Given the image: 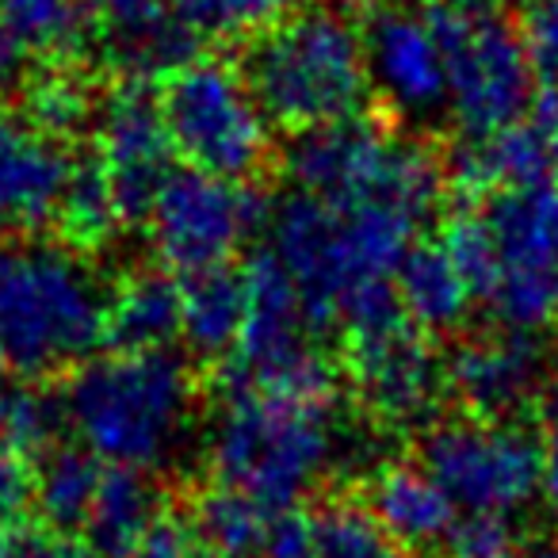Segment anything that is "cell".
<instances>
[{"label":"cell","mask_w":558,"mask_h":558,"mask_svg":"<svg viewBox=\"0 0 558 558\" xmlns=\"http://www.w3.org/2000/svg\"><path fill=\"white\" fill-rule=\"evenodd\" d=\"M428 215V203L402 195H375L337 207L295 192L279 203L268 222L271 253L299 283L314 329L333 326L360 288L395 279Z\"/></svg>","instance_id":"6da1fadb"},{"label":"cell","mask_w":558,"mask_h":558,"mask_svg":"<svg viewBox=\"0 0 558 558\" xmlns=\"http://www.w3.org/2000/svg\"><path fill=\"white\" fill-rule=\"evenodd\" d=\"M65 417L88 451L116 466H161L192 421V372L169 349H116L65 387Z\"/></svg>","instance_id":"7a4b0ae2"},{"label":"cell","mask_w":558,"mask_h":558,"mask_svg":"<svg viewBox=\"0 0 558 558\" xmlns=\"http://www.w3.org/2000/svg\"><path fill=\"white\" fill-rule=\"evenodd\" d=\"M108 303L77 253L62 245L0 248V349L12 372L47 375L73 367L108 341Z\"/></svg>","instance_id":"3957f363"},{"label":"cell","mask_w":558,"mask_h":558,"mask_svg":"<svg viewBox=\"0 0 558 558\" xmlns=\"http://www.w3.org/2000/svg\"><path fill=\"white\" fill-rule=\"evenodd\" d=\"M333 402L226 383V402L210 433L218 482L248 494L268 512L295 501L333 463Z\"/></svg>","instance_id":"277c9868"},{"label":"cell","mask_w":558,"mask_h":558,"mask_svg":"<svg viewBox=\"0 0 558 558\" xmlns=\"http://www.w3.org/2000/svg\"><path fill=\"white\" fill-rule=\"evenodd\" d=\"M245 81L271 123L311 131L360 111L367 93V43L333 4L306 9L256 35Z\"/></svg>","instance_id":"5b68a950"},{"label":"cell","mask_w":558,"mask_h":558,"mask_svg":"<svg viewBox=\"0 0 558 558\" xmlns=\"http://www.w3.org/2000/svg\"><path fill=\"white\" fill-rule=\"evenodd\" d=\"M425 20L448 58V108L459 131L494 134L527 116L539 70L524 32L489 0H433Z\"/></svg>","instance_id":"8992f818"},{"label":"cell","mask_w":558,"mask_h":558,"mask_svg":"<svg viewBox=\"0 0 558 558\" xmlns=\"http://www.w3.org/2000/svg\"><path fill=\"white\" fill-rule=\"evenodd\" d=\"M288 172L295 192L337 207L375 195H402L436 207L444 187V165L425 146L398 138L395 131L360 116L295 131Z\"/></svg>","instance_id":"52a82bcc"},{"label":"cell","mask_w":558,"mask_h":558,"mask_svg":"<svg viewBox=\"0 0 558 558\" xmlns=\"http://www.w3.org/2000/svg\"><path fill=\"white\" fill-rule=\"evenodd\" d=\"M161 108L172 149L192 169L241 184L268 161L271 119L233 65L192 58L165 77Z\"/></svg>","instance_id":"ba28073f"},{"label":"cell","mask_w":558,"mask_h":558,"mask_svg":"<svg viewBox=\"0 0 558 558\" xmlns=\"http://www.w3.org/2000/svg\"><path fill=\"white\" fill-rule=\"evenodd\" d=\"M497 279L486 303L505 329L535 333L558 318V180L505 187L486 203Z\"/></svg>","instance_id":"9c48e42d"},{"label":"cell","mask_w":558,"mask_h":558,"mask_svg":"<svg viewBox=\"0 0 558 558\" xmlns=\"http://www.w3.org/2000/svg\"><path fill=\"white\" fill-rule=\"evenodd\" d=\"M271 203L260 192L203 169H172L146 215L157 256L177 271L215 268L271 222Z\"/></svg>","instance_id":"30bf717a"},{"label":"cell","mask_w":558,"mask_h":558,"mask_svg":"<svg viewBox=\"0 0 558 558\" xmlns=\"http://www.w3.org/2000/svg\"><path fill=\"white\" fill-rule=\"evenodd\" d=\"M421 463L466 512L505 517L543 486V448L501 421H448L421 444Z\"/></svg>","instance_id":"8fae6325"},{"label":"cell","mask_w":558,"mask_h":558,"mask_svg":"<svg viewBox=\"0 0 558 558\" xmlns=\"http://www.w3.org/2000/svg\"><path fill=\"white\" fill-rule=\"evenodd\" d=\"M96 134H100V161L116 184L123 218L146 222L177 154L154 81L126 77L116 93L104 96L96 108Z\"/></svg>","instance_id":"7c38bea8"},{"label":"cell","mask_w":558,"mask_h":558,"mask_svg":"<svg viewBox=\"0 0 558 558\" xmlns=\"http://www.w3.org/2000/svg\"><path fill=\"white\" fill-rule=\"evenodd\" d=\"M349 367L367 410L395 428L433 421L448 387V367H440L433 344L413 322L349 337Z\"/></svg>","instance_id":"4fadbf2b"},{"label":"cell","mask_w":558,"mask_h":558,"mask_svg":"<svg viewBox=\"0 0 558 558\" xmlns=\"http://www.w3.org/2000/svg\"><path fill=\"white\" fill-rule=\"evenodd\" d=\"M558 172V88L535 93L524 119L494 134H463L448 149L444 180L463 195H494Z\"/></svg>","instance_id":"5bb4252c"},{"label":"cell","mask_w":558,"mask_h":558,"mask_svg":"<svg viewBox=\"0 0 558 558\" xmlns=\"http://www.w3.org/2000/svg\"><path fill=\"white\" fill-rule=\"evenodd\" d=\"M547 356L520 329L471 337L448 360V387L482 421H505L543 395Z\"/></svg>","instance_id":"9a60e30c"},{"label":"cell","mask_w":558,"mask_h":558,"mask_svg":"<svg viewBox=\"0 0 558 558\" xmlns=\"http://www.w3.org/2000/svg\"><path fill=\"white\" fill-rule=\"evenodd\" d=\"M367 73L402 116H428L448 104V58L425 12H379L367 24Z\"/></svg>","instance_id":"2e32d148"},{"label":"cell","mask_w":558,"mask_h":558,"mask_svg":"<svg viewBox=\"0 0 558 558\" xmlns=\"http://www.w3.org/2000/svg\"><path fill=\"white\" fill-rule=\"evenodd\" d=\"M93 35L126 77H169L195 58L203 35L177 0H96Z\"/></svg>","instance_id":"e0dca14e"},{"label":"cell","mask_w":558,"mask_h":558,"mask_svg":"<svg viewBox=\"0 0 558 558\" xmlns=\"http://www.w3.org/2000/svg\"><path fill=\"white\" fill-rule=\"evenodd\" d=\"M73 161L54 134L0 111V218L43 226L58 215Z\"/></svg>","instance_id":"ac0fdd59"},{"label":"cell","mask_w":558,"mask_h":558,"mask_svg":"<svg viewBox=\"0 0 558 558\" xmlns=\"http://www.w3.org/2000/svg\"><path fill=\"white\" fill-rule=\"evenodd\" d=\"M395 291L402 303L405 318L421 329V333H456L466 322L471 311V283L456 260L448 256L444 241H413L410 253L402 256L395 271Z\"/></svg>","instance_id":"d6986e66"},{"label":"cell","mask_w":558,"mask_h":558,"mask_svg":"<svg viewBox=\"0 0 558 558\" xmlns=\"http://www.w3.org/2000/svg\"><path fill=\"white\" fill-rule=\"evenodd\" d=\"M245 276L230 264L184 271L180 279V337L203 360H222L238 349L245 326Z\"/></svg>","instance_id":"ffe728a7"},{"label":"cell","mask_w":558,"mask_h":558,"mask_svg":"<svg viewBox=\"0 0 558 558\" xmlns=\"http://www.w3.org/2000/svg\"><path fill=\"white\" fill-rule=\"evenodd\" d=\"M157 517V489L146 482V474L134 466H111L81 527L85 558H134Z\"/></svg>","instance_id":"44dd1931"},{"label":"cell","mask_w":558,"mask_h":558,"mask_svg":"<svg viewBox=\"0 0 558 558\" xmlns=\"http://www.w3.org/2000/svg\"><path fill=\"white\" fill-rule=\"evenodd\" d=\"M372 512L379 524L405 547H425V543L448 539L456 524V501L444 494V486L425 466L395 463L379 471L372 486Z\"/></svg>","instance_id":"7402d4cb"},{"label":"cell","mask_w":558,"mask_h":558,"mask_svg":"<svg viewBox=\"0 0 558 558\" xmlns=\"http://www.w3.org/2000/svg\"><path fill=\"white\" fill-rule=\"evenodd\" d=\"M180 333V283L165 271H134L111 291L108 344L123 352L169 349Z\"/></svg>","instance_id":"603a6c76"},{"label":"cell","mask_w":558,"mask_h":558,"mask_svg":"<svg viewBox=\"0 0 558 558\" xmlns=\"http://www.w3.org/2000/svg\"><path fill=\"white\" fill-rule=\"evenodd\" d=\"M104 463L88 448H58L35 474V505L54 535L81 532L104 482Z\"/></svg>","instance_id":"cb8c5ba5"},{"label":"cell","mask_w":558,"mask_h":558,"mask_svg":"<svg viewBox=\"0 0 558 558\" xmlns=\"http://www.w3.org/2000/svg\"><path fill=\"white\" fill-rule=\"evenodd\" d=\"M0 32L32 58L70 54L93 32L81 0H0Z\"/></svg>","instance_id":"d4e9b609"},{"label":"cell","mask_w":558,"mask_h":558,"mask_svg":"<svg viewBox=\"0 0 558 558\" xmlns=\"http://www.w3.org/2000/svg\"><path fill=\"white\" fill-rule=\"evenodd\" d=\"M58 226L77 248H100L104 241L116 238V230L126 222L119 207L116 184H111L104 161L73 165V177L58 203Z\"/></svg>","instance_id":"484cf974"},{"label":"cell","mask_w":558,"mask_h":558,"mask_svg":"<svg viewBox=\"0 0 558 558\" xmlns=\"http://www.w3.org/2000/svg\"><path fill=\"white\" fill-rule=\"evenodd\" d=\"M268 517L271 512L248 494L233 486H218L195 501L192 527L203 547H210L218 558H248L253 550H260Z\"/></svg>","instance_id":"4316f807"},{"label":"cell","mask_w":558,"mask_h":558,"mask_svg":"<svg viewBox=\"0 0 558 558\" xmlns=\"http://www.w3.org/2000/svg\"><path fill=\"white\" fill-rule=\"evenodd\" d=\"M65 417V402H58L50 390H43L39 383L0 379V448L16 451V456H32L54 444L58 428Z\"/></svg>","instance_id":"83f0119b"},{"label":"cell","mask_w":558,"mask_h":558,"mask_svg":"<svg viewBox=\"0 0 558 558\" xmlns=\"http://www.w3.org/2000/svg\"><path fill=\"white\" fill-rule=\"evenodd\" d=\"M322 558H405L379 517L360 505H333L318 517Z\"/></svg>","instance_id":"f1b7e54d"},{"label":"cell","mask_w":558,"mask_h":558,"mask_svg":"<svg viewBox=\"0 0 558 558\" xmlns=\"http://www.w3.org/2000/svg\"><path fill=\"white\" fill-rule=\"evenodd\" d=\"M177 4L199 35H260L279 20H288L299 0H177Z\"/></svg>","instance_id":"f546056e"},{"label":"cell","mask_w":558,"mask_h":558,"mask_svg":"<svg viewBox=\"0 0 558 558\" xmlns=\"http://www.w3.org/2000/svg\"><path fill=\"white\" fill-rule=\"evenodd\" d=\"M444 248L456 260V268L463 271V279L471 283L474 295L486 299L497 279V245L494 230H489L486 215L478 210H459L448 226H444Z\"/></svg>","instance_id":"4dcf8cb0"},{"label":"cell","mask_w":558,"mask_h":558,"mask_svg":"<svg viewBox=\"0 0 558 558\" xmlns=\"http://www.w3.org/2000/svg\"><path fill=\"white\" fill-rule=\"evenodd\" d=\"M27 116L32 123H39L47 134H70L93 116V96L70 73H58V77H47L32 88L27 96Z\"/></svg>","instance_id":"1f68e13d"},{"label":"cell","mask_w":558,"mask_h":558,"mask_svg":"<svg viewBox=\"0 0 558 558\" xmlns=\"http://www.w3.org/2000/svg\"><path fill=\"white\" fill-rule=\"evenodd\" d=\"M451 558H520L517 535L494 512H471L448 532Z\"/></svg>","instance_id":"d6a6232c"},{"label":"cell","mask_w":558,"mask_h":558,"mask_svg":"<svg viewBox=\"0 0 558 558\" xmlns=\"http://www.w3.org/2000/svg\"><path fill=\"white\" fill-rule=\"evenodd\" d=\"M260 558H322L318 517H306L299 509L271 512L260 539Z\"/></svg>","instance_id":"836d02e7"},{"label":"cell","mask_w":558,"mask_h":558,"mask_svg":"<svg viewBox=\"0 0 558 558\" xmlns=\"http://www.w3.org/2000/svg\"><path fill=\"white\" fill-rule=\"evenodd\" d=\"M524 39L539 77L547 88H558V0H527Z\"/></svg>","instance_id":"e575fe53"},{"label":"cell","mask_w":558,"mask_h":558,"mask_svg":"<svg viewBox=\"0 0 558 558\" xmlns=\"http://www.w3.org/2000/svg\"><path fill=\"white\" fill-rule=\"evenodd\" d=\"M32 505H35V471L24 463V456L0 448V527L20 524V517Z\"/></svg>","instance_id":"d590c367"},{"label":"cell","mask_w":558,"mask_h":558,"mask_svg":"<svg viewBox=\"0 0 558 558\" xmlns=\"http://www.w3.org/2000/svg\"><path fill=\"white\" fill-rule=\"evenodd\" d=\"M199 547L203 543L192 524L177 517H157V524L149 527L134 558H199Z\"/></svg>","instance_id":"8d00e7d4"},{"label":"cell","mask_w":558,"mask_h":558,"mask_svg":"<svg viewBox=\"0 0 558 558\" xmlns=\"http://www.w3.org/2000/svg\"><path fill=\"white\" fill-rule=\"evenodd\" d=\"M0 558H77L70 555L54 532H32V527H0Z\"/></svg>","instance_id":"74e56055"},{"label":"cell","mask_w":558,"mask_h":558,"mask_svg":"<svg viewBox=\"0 0 558 558\" xmlns=\"http://www.w3.org/2000/svg\"><path fill=\"white\" fill-rule=\"evenodd\" d=\"M550 421H555V428H550V440L543 448V489L558 505V402H550Z\"/></svg>","instance_id":"f35d334b"},{"label":"cell","mask_w":558,"mask_h":558,"mask_svg":"<svg viewBox=\"0 0 558 558\" xmlns=\"http://www.w3.org/2000/svg\"><path fill=\"white\" fill-rule=\"evenodd\" d=\"M535 558H558V539L543 543V547H539V550H535Z\"/></svg>","instance_id":"ab89813d"},{"label":"cell","mask_w":558,"mask_h":558,"mask_svg":"<svg viewBox=\"0 0 558 558\" xmlns=\"http://www.w3.org/2000/svg\"><path fill=\"white\" fill-rule=\"evenodd\" d=\"M4 367H9V360H4V349H0V375H4Z\"/></svg>","instance_id":"60d3db41"},{"label":"cell","mask_w":558,"mask_h":558,"mask_svg":"<svg viewBox=\"0 0 558 558\" xmlns=\"http://www.w3.org/2000/svg\"><path fill=\"white\" fill-rule=\"evenodd\" d=\"M0 222H4V218H0ZM0 248H4V245H0Z\"/></svg>","instance_id":"b9f144b4"}]
</instances>
